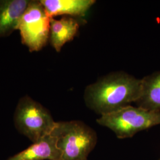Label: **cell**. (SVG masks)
<instances>
[{
  "label": "cell",
  "mask_w": 160,
  "mask_h": 160,
  "mask_svg": "<svg viewBox=\"0 0 160 160\" xmlns=\"http://www.w3.org/2000/svg\"><path fill=\"white\" fill-rule=\"evenodd\" d=\"M142 79L125 72L108 75L86 88L87 106L100 116L135 103L140 97Z\"/></svg>",
  "instance_id": "6da1fadb"
},
{
  "label": "cell",
  "mask_w": 160,
  "mask_h": 160,
  "mask_svg": "<svg viewBox=\"0 0 160 160\" xmlns=\"http://www.w3.org/2000/svg\"><path fill=\"white\" fill-rule=\"evenodd\" d=\"M60 152L59 160H84L96 147V132L78 120L57 122L51 132Z\"/></svg>",
  "instance_id": "7a4b0ae2"
},
{
  "label": "cell",
  "mask_w": 160,
  "mask_h": 160,
  "mask_svg": "<svg viewBox=\"0 0 160 160\" xmlns=\"http://www.w3.org/2000/svg\"><path fill=\"white\" fill-rule=\"evenodd\" d=\"M97 122L110 129L119 139L129 138L138 132L160 125V112L129 105L100 116Z\"/></svg>",
  "instance_id": "3957f363"
},
{
  "label": "cell",
  "mask_w": 160,
  "mask_h": 160,
  "mask_svg": "<svg viewBox=\"0 0 160 160\" xmlns=\"http://www.w3.org/2000/svg\"><path fill=\"white\" fill-rule=\"evenodd\" d=\"M13 120L18 132L33 143L51 134L57 123L48 109L28 96L18 101Z\"/></svg>",
  "instance_id": "277c9868"
},
{
  "label": "cell",
  "mask_w": 160,
  "mask_h": 160,
  "mask_svg": "<svg viewBox=\"0 0 160 160\" xmlns=\"http://www.w3.org/2000/svg\"><path fill=\"white\" fill-rule=\"evenodd\" d=\"M51 18L40 1H30L21 17L17 30L22 42L29 51L37 52L46 45L49 38Z\"/></svg>",
  "instance_id": "5b68a950"
},
{
  "label": "cell",
  "mask_w": 160,
  "mask_h": 160,
  "mask_svg": "<svg viewBox=\"0 0 160 160\" xmlns=\"http://www.w3.org/2000/svg\"><path fill=\"white\" fill-rule=\"evenodd\" d=\"M60 157L56 139L51 133L6 160H59Z\"/></svg>",
  "instance_id": "8992f818"
},
{
  "label": "cell",
  "mask_w": 160,
  "mask_h": 160,
  "mask_svg": "<svg viewBox=\"0 0 160 160\" xmlns=\"http://www.w3.org/2000/svg\"><path fill=\"white\" fill-rule=\"evenodd\" d=\"M30 0H0V38L17 30Z\"/></svg>",
  "instance_id": "52a82bcc"
},
{
  "label": "cell",
  "mask_w": 160,
  "mask_h": 160,
  "mask_svg": "<svg viewBox=\"0 0 160 160\" xmlns=\"http://www.w3.org/2000/svg\"><path fill=\"white\" fill-rule=\"evenodd\" d=\"M40 2L51 18L60 15L84 16L96 2L94 0H40Z\"/></svg>",
  "instance_id": "ba28073f"
},
{
  "label": "cell",
  "mask_w": 160,
  "mask_h": 160,
  "mask_svg": "<svg viewBox=\"0 0 160 160\" xmlns=\"http://www.w3.org/2000/svg\"><path fill=\"white\" fill-rule=\"evenodd\" d=\"M79 29L77 20L71 16H65L57 20L51 18L49 39L56 51L60 52L63 45L74 39Z\"/></svg>",
  "instance_id": "9c48e42d"
},
{
  "label": "cell",
  "mask_w": 160,
  "mask_h": 160,
  "mask_svg": "<svg viewBox=\"0 0 160 160\" xmlns=\"http://www.w3.org/2000/svg\"><path fill=\"white\" fill-rule=\"evenodd\" d=\"M135 103L138 107L160 112V71L142 79L141 95Z\"/></svg>",
  "instance_id": "30bf717a"
},
{
  "label": "cell",
  "mask_w": 160,
  "mask_h": 160,
  "mask_svg": "<svg viewBox=\"0 0 160 160\" xmlns=\"http://www.w3.org/2000/svg\"><path fill=\"white\" fill-rule=\"evenodd\" d=\"M158 160H160V158H159V159H158Z\"/></svg>",
  "instance_id": "8fae6325"
},
{
  "label": "cell",
  "mask_w": 160,
  "mask_h": 160,
  "mask_svg": "<svg viewBox=\"0 0 160 160\" xmlns=\"http://www.w3.org/2000/svg\"><path fill=\"white\" fill-rule=\"evenodd\" d=\"M87 160V159H86V160Z\"/></svg>",
  "instance_id": "7c38bea8"
}]
</instances>
